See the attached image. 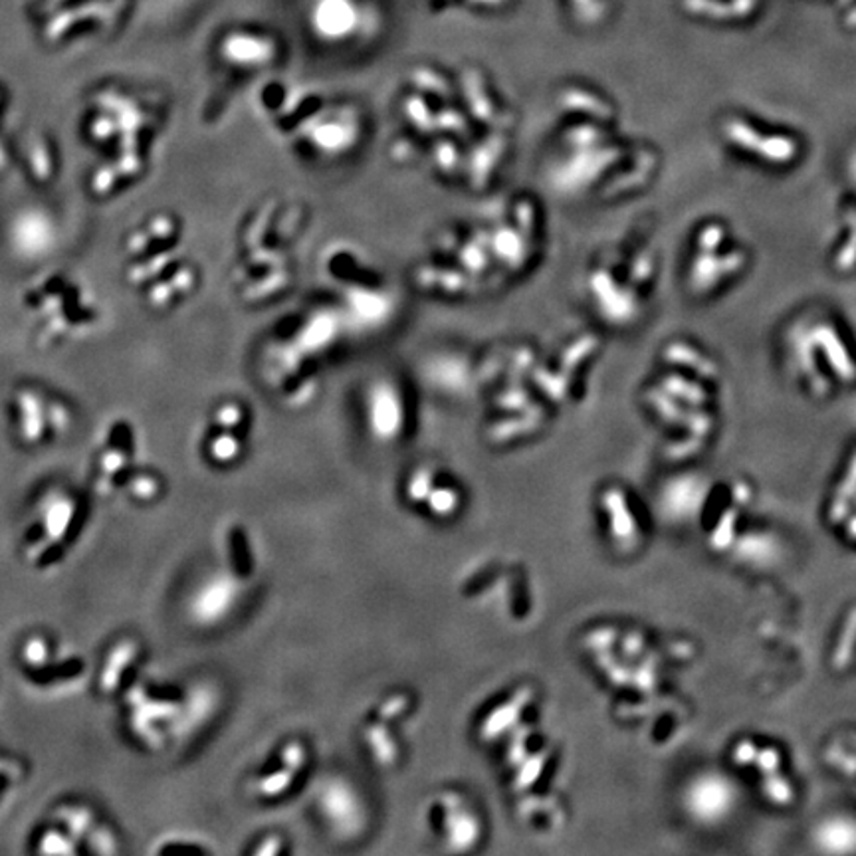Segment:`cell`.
<instances>
[{
	"mask_svg": "<svg viewBox=\"0 0 856 856\" xmlns=\"http://www.w3.org/2000/svg\"><path fill=\"white\" fill-rule=\"evenodd\" d=\"M274 40L262 36V34L248 33V30H236L227 34L224 40L220 42V56L234 68H262L268 66V62L274 60Z\"/></svg>",
	"mask_w": 856,
	"mask_h": 856,
	"instance_id": "obj_2",
	"label": "cell"
},
{
	"mask_svg": "<svg viewBox=\"0 0 856 856\" xmlns=\"http://www.w3.org/2000/svg\"><path fill=\"white\" fill-rule=\"evenodd\" d=\"M819 839H821L823 846L831 848V851H841V853L853 851V848H856L855 823L845 821V819L831 821V823L824 824L823 829H821Z\"/></svg>",
	"mask_w": 856,
	"mask_h": 856,
	"instance_id": "obj_5",
	"label": "cell"
},
{
	"mask_svg": "<svg viewBox=\"0 0 856 856\" xmlns=\"http://www.w3.org/2000/svg\"><path fill=\"white\" fill-rule=\"evenodd\" d=\"M686 802L696 819L718 821L732 809L734 790L727 781L720 780L718 775H706L692 783Z\"/></svg>",
	"mask_w": 856,
	"mask_h": 856,
	"instance_id": "obj_3",
	"label": "cell"
},
{
	"mask_svg": "<svg viewBox=\"0 0 856 856\" xmlns=\"http://www.w3.org/2000/svg\"><path fill=\"white\" fill-rule=\"evenodd\" d=\"M362 24L363 11L357 0H314L309 11V26L323 42H345Z\"/></svg>",
	"mask_w": 856,
	"mask_h": 856,
	"instance_id": "obj_1",
	"label": "cell"
},
{
	"mask_svg": "<svg viewBox=\"0 0 856 856\" xmlns=\"http://www.w3.org/2000/svg\"><path fill=\"white\" fill-rule=\"evenodd\" d=\"M430 500V512L435 516L449 517L458 512V504H461V496L452 488V486H444V488H430L428 490L425 502Z\"/></svg>",
	"mask_w": 856,
	"mask_h": 856,
	"instance_id": "obj_6",
	"label": "cell"
},
{
	"mask_svg": "<svg viewBox=\"0 0 856 856\" xmlns=\"http://www.w3.org/2000/svg\"><path fill=\"white\" fill-rule=\"evenodd\" d=\"M393 387H377L371 395V432L377 439H395L403 430V403Z\"/></svg>",
	"mask_w": 856,
	"mask_h": 856,
	"instance_id": "obj_4",
	"label": "cell"
}]
</instances>
